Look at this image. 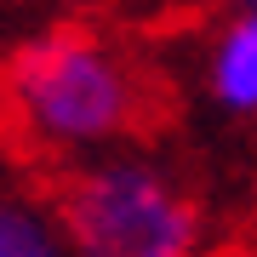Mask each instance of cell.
<instances>
[{
	"mask_svg": "<svg viewBox=\"0 0 257 257\" xmlns=\"http://www.w3.org/2000/svg\"><path fill=\"white\" fill-rule=\"evenodd\" d=\"M6 109L29 143L52 155H92L126 138L138 120V74L109 40L52 29L6 57Z\"/></svg>",
	"mask_w": 257,
	"mask_h": 257,
	"instance_id": "6da1fadb",
	"label": "cell"
},
{
	"mask_svg": "<svg viewBox=\"0 0 257 257\" xmlns=\"http://www.w3.org/2000/svg\"><path fill=\"white\" fill-rule=\"evenodd\" d=\"M69 257H194L200 211L172 172L143 155L92 160L57 194Z\"/></svg>",
	"mask_w": 257,
	"mask_h": 257,
	"instance_id": "7a4b0ae2",
	"label": "cell"
},
{
	"mask_svg": "<svg viewBox=\"0 0 257 257\" xmlns=\"http://www.w3.org/2000/svg\"><path fill=\"white\" fill-rule=\"evenodd\" d=\"M206 92L223 114H257V6H240L211 35Z\"/></svg>",
	"mask_w": 257,
	"mask_h": 257,
	"instance_id": "3957f363",
	"label": "cell"
},
{
	"mask_svg": "<svg viewBox=\"0 0 257 257\" xmlns=\"http://www.w3.org/2000/svg\"><path fill=\"white\" fill-rule=\"evenodd\" d=\"M0 257H69L57 206L18 194V189H0Z\"/></svg>",
	"mask_w": 257,
	"mask_h": 257,
	"instance_id": "277c9868",
	"label": "cell"
},
{
	"mask_svg": "<svg viewBox=\"0 0 257 257\" xmlns=\"http://www.w3.org/2000/svg\"><path fill=\"white\" fill-rule=\"evenodd\" d=\"M240 6H257V0H240Z\"/></svg>",
	"mask_w": 257,
	"mask_h": 257,
	"instance_id": "5b68a950",
	"label": "cell"
}]
</instances>
